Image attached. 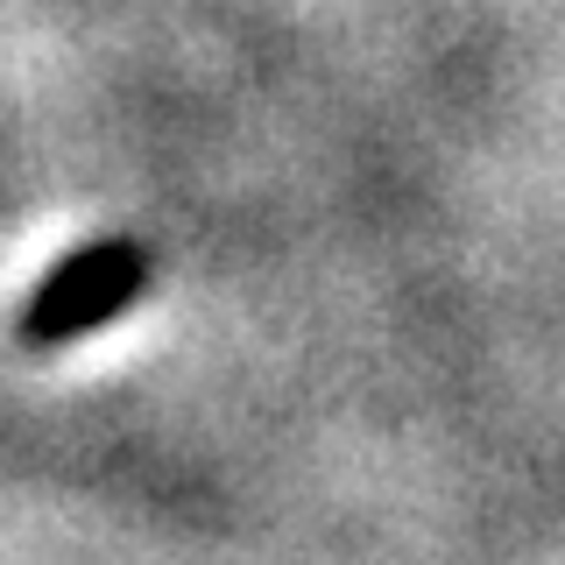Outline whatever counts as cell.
Instances as JSON below:
<instances>
[{"instance_id":"obj_1","label":"cell","mask_w":565,"mask_h":565,"mask_svg":"<svg viewBox=\"0 0 565 565\" xmlns=\"http://www.w3.org/2000/svg\"><path fill=\"white\" fill-rule=\"evenodd\" d=\"M149 282H156L149 241L99 234V241L71 247L64 262H50V269L35 276V290L22 297V311H14V340L29 353H64V347H78L85 332L128 318L141 297H149Z\"/></svg>"}]
</instances>
